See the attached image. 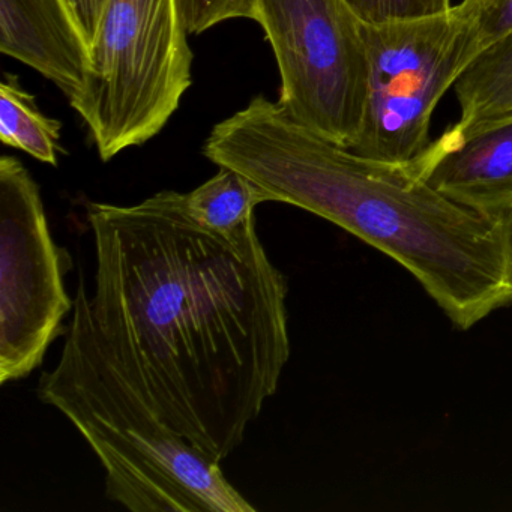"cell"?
I'll use <instances>...</instances> for the list:
<instances>
[{"label":"cell","instance_id":"5","mask_svg":"<svg viewBox=\"0 0 512 512\" xmlns=\"http://www.w3.org/2000/svg\"><path fill=\"white\" fill-rule=\"evenodd\" d=\"M481 0H463L422 19L364 25L368 95L352 151L406 164L430 145V125L443 95L481 53Z\"/></svg>","mask_w":512,"mask_h":512},{"label":"cell","instance_id":"1","mask_svg":"<svg viewBox=\"0 0 512 512\" xmlns=\"http://www.w3.org/2000/svg\"><path fill=\"white\" fill-rule=\"evenodd\" d=\"M88 220L100 343L173 433L221 463L289 362L286 275L256 223L233 236L206 229L178 191L89 203Z\"/></svg>","mask_w":512,"mask_h":512},{"label":"cell","instance_id":"4","mask_svg":"<svg viewBox=\"0 0 512 512\" xmlns=\"http://www.w3.org/2000/svg\"><path fill=\"white\" fill-rule=\"evenodd\" d=\"M178 0H109L71 107L101 160L157 136L191 86L193 53Z\"/></svg>","mask_w":512,"mask_h":512},{"label":"cell","instance_id":"15","mask_svg":"<svg viewBox=\"0 0 512 512\" xmlns=\"http://www.w3.org/2000/svg\"><path fill=\"white\" fill-rule=\"evenodd\" d=\"M511 32L512 0H481V14H479L481 49H487Z\"/></svg>","mask_w":512,"mask_h":512},{"label":"cell","instance_id":"14","mask_svg":"<svg viewBox=\"0 0 512 512\" xmlns=\"http://www.w3.org/2000/svg\"><path fill=\"white\" fill-rule=\"evenodd\" d=\"M188 34L199 35L232 19H253L254 0H178Z\"/></svg>","mask_w":512,"mask_h":512},{"label":"cell","instance_id":"3","mask_svg":"<svg viewBox=\"0 0 512 512\" xmlns=\"http://www.w3.org/2000/svg\"><path fill=\"white\" fill-rule=\"evenodd\" d=\"M38 398L62 413L103 466L106 496L133 512H254L218 461L173 433L100 343L80 275L61 358Z\"/></svg>","mask_w":512,"mask_h":512},{"label":"cell","instance_id":"16","mask_svg":"<svg viewBox=\"0 0 512 512\" xmlns=\"http://www.w3.org/2000/svg\"><path fill=\"white\" fill-rule=\"evenodd\" d=\"M107 2L109 0H65V4L70 8L71 14L76 19L89 46L97 34L98 23H100Z\"/></svg>","mask_w":512,"mask_h":512},{"label":"cell","instance_id":"7","mask_svg":"<svg viewBox=\"0 0 512 512\" xmlns=\"http://www.w3.org/2000/svg\"><path fill=\"white\" fill-rule=\"evenodd\" d=\"M71 257L50 232L31 173L0 160V385L31 376L61 335L74 301L65 289Z\"/></svg>","mask_w":512,"mask_h":512},{"label":"cell","instance_id":"9","mask_svg":"<svg viewBox=\"0 0 512 512\" xmlns=\"http://www.w3.org/2000/svg\"><path fill=\"white\" fill-rule=\"evenodd\" d=\"M0 52L34 68L70 100L88 71L89 44L65 0H0Z\"/></svg>","mask_w":512,"mask_h":512},{"label":"cell","instance_id":"13","mask_svg":"<svg viewBox=\"0 0 512 512\" xmlns=\"http://www.w3.org/2000/svg\"><path fill=\"white\" fill-rule=\"evenodd\" d=\"M364 25L422 19L452 8V0H346Z\"/></svg>","mask_w":512,"mask_h":512},{"label":"cell","instance_id":"11","mask_svg":"<svg viewBox=\"0 0 512 512\" xmlns=\"http://www.w3.org/2000/svg\"><path fill=\"white\" fill-rule=\"evenodd\" d=\"M191 218L206 229L233 236L256 223V208L272 202L271 196L236 170L220 167V172L191 193L184 194Z\"/></svg>","mask_w":512,"mask_h":512},{"label":"cell","instance_id":"8","mask_svg":"<svg viewBox=\"0 0 512 512\" xmlns=\"http://www.w3.org/2000/svg\"><path fill=\"white\" fill-rule=\"evenodd\" d=\"M409 166L448 199L491 217L512 218V119L457 140L439 137Z\"/></svg>","mask_w":512,"mask_h":512},{"label":"cell","instance_id":"2","mask_svg":"<svg viewBox=\"0 0 512 512\" xmlns=\"http://www.w3.org/2000/svg\"><path fill=\"white\" fill-rule=\"evenodd\" d=\"M203 154L272 202L325 218L391 257L461 331L512 304V218L448 199L409 163L362 157L263 97L215 125Z\"/></svg>","mask_w":512,"mask_h":512},{"label":"cell","instance_id":"12","mask_svg":"<svg viewBox=\"0 0 512 512\" xmlns=\"http://www.w3.org/2000/svg\"><path fill=\"white\" fill-rule=\"evenodd\" d=\"M62 124L47 118L35 98L7 74L0 83V140L5 146L20 149L41 163L58 164Z\"/></svg>","mask_w":512,"mask_h":512},{"label":"cell","instance_id":"6","mask_svg":"<svg viewBox=\"0 0 512 512\" xmlns=\"http://www.w3.org/2000/svg\"><path fill=\"white\" fill-rule=\"evenodd\" d=\"M271 43L280 104L310 130L352 148L364 122L368 56L362 22L346 0H254Z\"/></svg>","mask_w":512,"mask_h":512},{"label":"cell","instance_id":"10","mask_svg":"<svg viewBox=\"0 0 512 512\" xmlns=\"http://www.w3.org/2000/svg\"><path fill=\"white\" fill-rule=\"evenodd\" d=\"M460 118L440 139L457 140L512 119V32L482 50L454 85Z\"/></svg>","mask_w":512,"mask_h":512}]
</instances>
